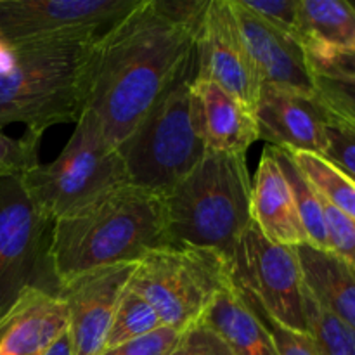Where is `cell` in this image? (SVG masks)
<instances>
[{"instance_id": "obj_1", "label": "cell", "mask_w": 355, "mask_h": 355, "mask_svg": "<svg viewBox=\"0 0 355 355\" xmlns=\"http://www.w3.org/2000/svg\"><path fill=\"white\" fill-rule=\"evenodd\" d=\"M200 26L182 19L168 0H141L94 44L85 110L97 118L114 148L137 128L194 58Z\"/></svg>"}, {"instance_id": "obj_2", "label": "cell", "mask_w": 355, "mask_h": 355, "mask_svg": "<svg viewBox=\"0 0 355 355\" xmlns=\"http://www.w3.org/2000/svg\"><path fill=\"white\" fill-rule=\"evenodd\" d=\"M170 245L162 194L123 184L54 220L51 259L61 284L97 267L137 263Z\"/></svg>"}, {"instance_id": "obj_3", "label": "cell", "mask_w": 355, "mask_h": 355, "mask_svg": "<svg viewBox=\"0 0 355 355\" xmlns=\"http://www.w3.org/2000/svg\"><path fill=\"white\" fill-rule=\"evenodd\" d=\"M163 203L172 245L210 250L232 263L239 239L253 224L246 155L207 151Z\"/></svg>"}, {"instance_id": "obj_4", "label": "cell", "mask_w": 355, "mask_h": 355, "mask_svg": "<svg viewBox=\"0 0 355 355\" xmlns=\"http://www.w3.org/2000/svg\"><path fill=\"white\" fill-rule=\"evenodd\" d=\"M16 68L0 78V130L24 123L44 135L59 123H76L85 110L94 44L37 42L14 45Z\"/></svg>"}, {"instance_id": "obj_5", "label": "cell", "mask_w": 355, "mask_h": 355, "mask_svg": "<svg viewBox=\"0 0 355 355\" xmlns=\"http://www.w3.org/2000/svg\"><path fill=\"white\" fill-rule=\"evenodd\" d=\"M196 71L194 52L175 82L116 148L132 186L165 196L207 155L200 103L193 89Z\"/></svg>"}, {"instance_id": "obj_6", "label": "cell", "mask_w": 355, "mask_h": 355, "mask_svg": "<svg viewBox=\"0 0 355 355\" xmlns=\"http://www.w3.org/2000/svg\"><path fill=\"white\" fill-rule=\"evenodd\" d=\"M52 229L54 220L35 207L21 177H0V336L33 295H58Z\"/></svg>"}, {"instance_id": "obj_7", "label": "cell", "mask_w": 355, "mask_h": 355, "mask_svg": "<svg viewBox=\"0 0 355 355\" xmlns=\"http://www.w3.org/2000/svg\"><path fill=\"white\" fill-rule=\"evenodd\" d=\"M35 207L52 220L71 215L107 191L128 184L116 148L90 111H83L61 155L21 177Z\"/></svg>"}, {"instance_id": "obj_8", "label": "cell", "mask_w": 355, "mask_h": 355, "mask_svg": "<svg viewBox=\"0 0 355 355\" xmlns=\"http://www.w3.org/2000/svg\"><path fill=\"white\" fill-rule=\"evenodd\" d=\"M231 277V263L218 253L170 245L137 262L128 288L155 309L163 326L186 331L200 324Z\"/></svg>"}, {"instance_id": "obj_9", "label": "cell", "mask_w": 355, "mask_h": 355, "mask_svg": "<svg viewBox=\"0 0 355 355\" xmlns=\"http://www.w3.org/2000/svg\"><path fill=\"white\" fill-rule=\"evenodd\" d=\"M139 3L141 0H0V37L12 45L96 44Z\"/></svg>"}, {"instance_id": "obj_10", "label": "cell", "mask_w": 355, "mask_h": 355, "mask_svg": "<svg viewBox=\"0 0 355 355\" xmlns=\"http://www.w3.org/2000/svg\"><path fill=\"white\" fill-rule=\"evenodd\" d=\"M231 269L232 277L281 326L298 333H309L304 276L295 246L269 241L252 224L236 246Z\"/></svg>"}, {"instance_id": "obj_11", "label": "cell", "mask_w": 355, "mask_h": 355, "mask_svg": "<svg viewBox=\"0 0 355 355\" xmlns=\"http://www.w3.org/2000/svg\"><path fill=\"white\" fill-rule=\"evenodd\" d=\"M137 263L97 267L59 284L58 297L68 311L73 355H101L118 304Z\"/></svg>"}, {"instance_id": "obj_12", "label": "cell", "mask_w": 355, "mask_h": 355, "mask_svg": "<svg viewBox=\"0 0 355 355\" xmlns=\"http://www.w3.org/2000/svg\"><path fill=\"white\" fill-rule=\"evenodd\" d=\"M198 80L215 83L253 110L262 85L245 47L231 0H210L196 37Z\"/></svg>"}, {"instance_id": "obj_13", "label": "cell", "mask_w": 355, "mask_h": 355, "mask_svg": "<svg viewBox=\"0 0 355 355\" xmlns=\"http://www.w3.org/2000/svg\"><path fill=\"white\" fill-rule=\"evenodd\" d=\"M231 9L260 85L315 96L314 73L300 42L246 9L241 0H231Z\"/></svg>"}, {"instance_id": "obj_14", "label": "cell", "mask_w": 355, "mask_h": 355, "mask_svg": "<svg viewBox=\"0 0 355 355\" xmlns=\"http://www.w3.org/2000/svg\"><path fill=\"white\" fill-rule=\"evenodd\" d=\"M259 139L284 151L322 156L326 151L328 107L318 96L262 87L253 106Z\"/></svg>"}, {"instance_id": "obj_15", "label": "cell", "mask_w": 355, "mask_h": 355, "mask_svg": "<svg viewBox=\"0 0 355 355\" xmlns=\"http://www.w3.org/2000/svg\"><path fill=\"white\" fill-rule=\"evenodd\" d=\"M252 220L269 241L283 246L307 243L293 193L279 162L267 146L252 179Z\"/></svg>"}, {"instance_id": "obj_16", "label": "cell", "mask_w": 355, "mask_h": 355, "mask_svg": "<svg viewBox=\"0 0 355 355\" xmlns=\"http://www.w3.org/2000/svg\"><path fill=\"white\" fill-rule=\"evenodd\" d=\"M193 89L200 103L201 130L208 151L246 155L250 146L259 141L252 107L207 80L194 78Z\"/></svg>"}, {"instance_id": "obj_17", "label": "cell", "mask_w": 355, "mask_h": 355, "mask_svg": "<svg viewBox=\"0 0 355 355\" xmlns=\"http://www.w3.org/2000/svg\"><path fill=\"white\" fill-rule=\"evenodd\" d=\"M297 38L309 64L355 49V6L349 0H298Z\"/></svg>"}, {"instance_id": "obj_18", "label": "cell", "mask_w": 355, "mask_h": 355, "mask_svg": "<svg viewBox=\"0 0 355 355\" xmlns=\"http://www.w3.org/2000/svg\"><path fill=\"white\" fill-rule=\"evenodd\" d=\"M304 286L328 314L355 331V269L328 250L298 245Z\"/></svg>"}, {"instance_id": "obj_19", "label": "cell", "mask_w": 355, "mask_h": 355, "mask_svg": "<svg viewBox=\"0 0 355 355\" xmlns=\"http://www.w3.org/2000/svg\"><path fill=\"white\" fill-rule=\"evenodd\" d=\"M201 324L214 329L232 355H277L269 329L246 304L234 277L215 295Z\"/></svg>"}, {"instance_id": "obj_20", "label": "cell", "mask_w": 355, "mask_h": 355, "mask_svg": "<svg viewBox=\"0 0 355 355\" xmlns=\"http://www.w3.org/2000/svg\"><path fill=\"white\" fill-rule=\"evenodd\" d=\"M68 311L58 295H33L0 336V355H44L68 329Z\"/></svg>"}, {"instance_id": "obj_21", "label": "cell", "mask_w": 355, "mask_h": 355, "mask_svg": "<svg viewBox=\"0 0 355 355\" xmlns=\"http://www.w3.org/2000/svg\"><path fill=\"white\" fill-rule=\"evenodd\" d=\"M318 196L342 214L355 218V182L319 155L288 151Z\"/></svg>"}, {"instance_id": "obj_22", "label": "cell", "mask_w": 355, "mask_h": 355, "mask_svg": "<svg viewBox=\"0 0 355 355\" xmlns=\"http://www.w3.org/2000/svg\"><path fill=\"white\" fill-rule=\"evenodd\" d=\"M272 151L276 155L277 162H279V166L283 170L284 177H286L288 184H290L291 193H293L298 217H300L305 236H307V245L315 246L319 250H328V236H326L324 211H322L321 198L318 196L311 182L305 179L300 168L295 165L290 153L284 151V149L274 148V146Z\"/></svg>"}, {"instance_id": "obj_23", "label": "cell", "mask_w": 355, "mask_h": 355, "mask_svg": "<svg viewBox=\"0 0 355 355\" xmlns=\"http://www.w3.org/2000/svg\"><path fill=\"white\" fill-rule=\"evenodd\" d=\"M159 328H163V324L155 309L132 288H127L111 322L104 350L134 342Z\"/></svg>"}, {"instance_id": "obj_24", "label": "cell", "mask_w": 355, "mask_h": 355, "mask_svg": "<svg viewBox=\"0 0 355 355\" xmlns=\"http://www.w3.org/2000/svg\"><path fill=\"white\" fill-rule=\"evenodd\" d=\"M309 333L321 355H355V331L335 315L328 314L307 293L304 295Z\"/></svg>"}, {"instance_id": "obj_25", "label": "cell", "mask_w": 355, "mask_h": 355, "mask_svg": "<svg viewBox=\"0 0 355 355\" xmlns=\"http://www.w3.org/2000/svg\"><path fill=\"white\" fill-rule=\"evenodd\" d=\"M236 283H238V281H236ZM238 286L239 290H241L243 297H245L246 304L252 307V311L255 312L257 318H259L260 321L266 324V328L269 329L277 355H321L318 345H315L314 338L311 336V333H298L293 331V329L281 326L272 315L267 314V312L263 311L262 305L257 302V298L253 297L245 286H241L239 283Z\"/></svg>"}, {"instance_id": "obj_26", "label": "cell", "mask_w": 355, "mask_h": 355, "mask_svg": "<svg viewBox=\"0 0 355 355\" xmlns=\"http://www.w3.org/2000/svg\"><path fill=\"white\" fill-rule=\"evenodd\" d=\"M42 135L28 132L12 139L0 130V177H23L38 165V148Z\"/></svg>"}, {"instance_id": "obj_27", "label": "cell", "mask_w": 355, "mask_h": 355, "mask_svg": "<svg viewBox=\"0 0 355 355\" xmlns=\"http://www.w3.org/2000/svg\"><path fill=\"white\" fill-rule=\"evenodd\" d=\"M322 158L355 182V127L333 113L326 125V151Z\"/></svg>"}, {"instance_id": "obj_28", "label": "cell", "mask_w": 355, "mask_h": 355, "mask_svg": "<svg viewBox=\"0 0 355 355\" xmlns=\"http://www.w3.org/2000/svg\"><path fill=\"white\" fill-rule=\"evenodd\" d=\"M321 203L324 211L328 250L355 269V218L342 214L322 200Z\"/></svg>"}, {"instance_id": "obj_29", "label": "cell", "mask_w": 355, "mask_h": 355, "mask_svg": "<svg viewBox=\"0 0 355 355\" xmlns=\"http://www.w3.org/2000/svg\"><path fill=\"white\" fill-rule=\"evenodd\" d=\"M314 83L319 101L333 114L355 127V83L318 75H314Z\"/></svg>"}, {"instance_id": "obj_30", "label": "cell", "mask_w": 355, "mask_h": 355, "mask_svg": "<svg viewBox=\"0 0 355 355\" xmlns=\"http://www.w3.org/2000/svg\"><path fill=\"white\" fill-rule=\"evenodd\" d=\"M182 335L184 331L163 326L134 342L123 343L114 349H106L101 355H168L180 342Z\"/></svg>"}, {"instance_id": "obj_31", "label": "cell", "mask_w": 355, "mask_h": 355, "mask_svg": "<svg viewBox=\"0 0 355 355\" xmlns=\"http://www.w3.org/2000/svg\"><path fill=\"white\" fill-rule=\"evenodd\" d=\"M241 3L263 21L297 38L298 0H241Z\"/></svg>"}, {"instance_id": "obj_32", "label": "cell", "mask_w": 355, "mask_h": 355, "mask_svg": "<svg viewBox=\"0 0 355 355\" xmlns=\"http://www.w3.org/2000/svg\"><path fill=\"white\" fill-rule=\"evenodd\" d=\"M168 355H232V352L214 329L200 322L184 331L180 342Z\"/></svg>"}, {"instance_id": "obj_33", "label": "cell", "mask_w": 355, "mask_h": 355, "mask_svg": "<svg viewBox=\"0 0 355 355\" xmlns=\"http://www.w3.org/2000/svg\"><path fill=\"white\" fill-rule=\"evenodd\" d=\"M314 75L326 76V78L345 80V82L355 83V49L354 51L343 52V54L335 55L324 62H315L311 64Z\"/></svg>"}, {"instance_id": "obj_34", "label": "cell", "mask_w": 355, "mask_h": 355, "mask_svg": "<svg viewBox=\"0 0 355 355\" xmlns=\"http://www.w3.org/2000/svg\"><path fill=\"white\" fill-rule=\"evenodd\" d=\"M44 355H73V347H71V338L68 335V329L52 343L47 349V352Z\"/></svg>"}, {"instance_id": "obj_35", "label": "cell", "mask_w": 355, "mask_h": 355, "mask_svg": "<svg viewBox=\"0 0 355 355\" xmlns=\"http://www.w3.org/2000/svg\"><path fill=\"white\" fill-rule=\"evenodd\" d=\"M354 6H355V2H354Z\"/></svg>"}]
</instances>
